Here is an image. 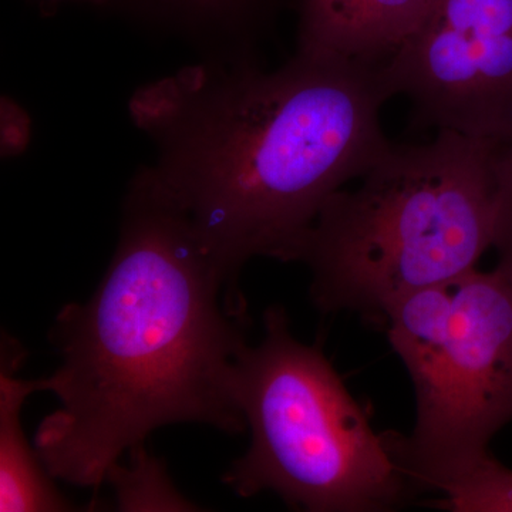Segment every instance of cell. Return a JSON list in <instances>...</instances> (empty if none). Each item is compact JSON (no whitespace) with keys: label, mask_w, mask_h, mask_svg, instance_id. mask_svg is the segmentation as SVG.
Masks as SVG:
<instances>
[{"label":"cell","mask_w":512,"mask_h":512,"mask_svg":"<svg viewBox=\"0 0 512 512\" xmlns=\"http://www.w3.org/2000/svg\"><path fill=\"white\" fill-rule=\"evenodd\" d=\"M281 0H117L116 9L153 28L185 37L205 57L255 56Z\"/></svg>","instance_id":"9c48e42d"},{"label":"cell","mask_w":512,"mask_h":512,"mask_svg":"<svg viewBox=\"0 0 512 512\" xmlns=\"http://www.w3.org/2000/svg\"><path fill=\"white\" fill-rule=\"evenodd\" d=\"M237 399L251 444L222 477L238 497L265 491L293 510L387 512L413 500L392 431L377 433L328 357L293 336L282 306L242 350Z\"/></svg>","instance_id":"277c9868"},{"label":"cell","mask_w":512,"mask_h":512,"mask_svg":"<svg viewBox=\"0 0 512 512\" xmlns=\"http://www.w3.org/2000/svg\"><path fill=\"white\" fill-rule=\"evenodd\" d=\"M383 64L296 52L266 72L255 56L204 57L143 84L128 116L151 165L225 271L292 262L333 194L392 146Z\"/></svg>","instance_id":"7a4b0ae2"},{"label":"cell","mask_w":512,"mask_h":512,"mask_svg":"<svg viewBox=\"0 0 512 512\" xmlns=\"http://www.w3.org/2000/svg\"><path fill=\"white\" fill-rule=\"evenodd\" d=\"M495 232L498 265L512 275V140L498 148L494 163Z\"/></svg>","instance_id":"7c38bea8"},{"label":"cell","mask_w":512,"mask_h":512,"mask_svg":"<svg viewBox=\"0 0 512 512\" xmlns=\"http://www.w3.org/2000/svg\"><path fill=\"white\" fill-rule=\"evenodd\" d=\"M426 503L450 512H512V470L491 454Z\"/></svg>","instance_id":"8fae6325"},{"label":"cell","mask_w":512,"mask_h":512,"mask_svg":"<svg viewBox=\"0 0 512 512\" xmlns=\"http://www.w3.org/2000/svg\"><path fill=\"white\" fill-rule=\"evenodd\" d=\"M500 147L437 131L387 148L356 188L329 198L293 254L311 272L313 305L384 325L407 296L477 269L494 245Z\"/></svg>","instance_id":"3957f363"},{"label":"cell","mask_w":512,"mask_h":512,"mask_svg":"<svg viewBox=\"0 0 512 512\" xmlns=\"http://www.w3.org/2000/svg\"><path fill=\"white\" fill-rule=\"evenodd\" d=\"M383 77L392 97L412 103L414 126L504 146L512 140V0H436Z\"/></svg>","instance_id":"8992f818"},{"label":"cell","mask_w":512,"mask_h":512,"mask_svg":"<svg viewBox=\"0 0 512 512\" xmlns=\"http://www.w3.org/2000/svg\"><path fill=\"white\" fill-rule=\"evenodd\" d=\"M248 308L151 165L124 195L119 241L92 298L57 313L60 366L37 379L59 406L37 427L56 480L99 490L114 464L154 430L198 423L247 429L237 365Z\"/></svg>","instance_id":"6da1fadb"},{"label":"cell","mask_w":512,"mask_h":512,"mask_svg":"<svg viewBox=\"0 0 512 512\" xmlns=\"http://www.w3.org/2000/svg\"><path fill=\"white\" fill-rule=\"evenodd\" d=\"M436 0H298L296 52L384 64L421 28Z\"/></svg>","instance_id":"52a82bcc"},{"label":"cell","mask_w":512,"mask_h":512,"mask_svg":"<svg viewBox=\"0 0 512 512\" xmlns=\"http://www.w3.org/2000/svg\"><path fill=\"white\" fill-rule=\"evenodd\" d=\"M26 353L16 340L2 339L0 367V511H73L57 490L56 480L30 446L22 424L23 404L30 394L39 393L36 380L18 376Z\"/></svg>","instance_id":"ba28073f"},{"label":"cell","mask_w":512,"mask_h":512,"mask_svg":"<svg viewBox=\"0 0 512 512\" xmlns=\"http://www.w3.org/2000/svg\"><path fill=\"white\" fill-rule=\"evenodd\" d=\"M32 117L22 104L3 94L0 99V154L16 158L25 154L32 141Z\"/></svg>","instance_id":"4fadbf2b"},{"label":"cell","mask_w":512,"mask_h":512,"mask_svg":"<svg viewBox=\"0 0 512 512\" xmlns=\"http://www.w3.org/2000/svg\"><path fill=\"white\" fill-rule=\"evenodd\" d=\"M52 2H66V0H52ZM70 2L86 3L101 9H116L117 6V0H70Z\"/></svg>","instance_id":"5bb4252c"},{"label":"cell","mask_w":512,"mask_h":512,"mask_svg":"<svg viewBox=\"0 0 512 512\" xmlns=\"http://www.w3.org/2000/svg\"><path fill=\"white\" fill-rule=\"evenodd\" d=\"M383 328L416 397L412 431H392L394 453L414 497L439 494L512 423V275L474 269L413 293Z\"/></svg>","instance_id":"5b68a950"},{"label":"cell","mask_w":512,"mask_h":512,"mask_svg":"<svg viewBox=\"0 0 512 512\" xmlns=\"http://www.w3.org/2000/svg\"><path fill=\"white\" fill-rule=\"evenodd\" d=\"M127 463H116L104 484L116 494V507L124 512L201 511L175 487L161 458L147 450L146 443L130 448Z\"/></svg>","instance_id":"30bf717a"}]
</instances>
